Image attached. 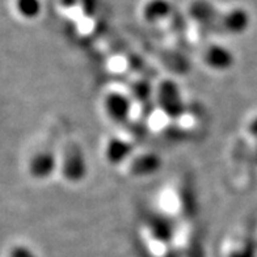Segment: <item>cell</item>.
I'll list each match as a JSON object with an SVG mask.
<instances>
[{"label": "cell", "mask_w": 257, "mask_h": 257, "mask_svg": "<svg viewBox=\"0 0 257 257\" xmlns=\"http://www.w3.org/2000/svg\"><path fill=\"white\" fill-rule=\"evenodd\" d=\"M58 171L63 179L70 183H79L87 172V160L79 147H68L61 156H58Z\"/></svg>", "instance_id": "cell-1"}, {"label": "cell", "mask_w": 257, "mask_h": 257, "mask_svg": "<svg viewBox=\"0 0 257 257\" xmlns=\"http://www.w3.org/2000/svg\"><path fill=\"white\" fill-rule=\"evenodd\" d=\"M102 109L105 114L113 121H123L132 112L130 96L121 92H109L102 100Z\"/></svg>", "instance_id": "cell-2"}, {"label": "cell", "mask_w": 257, "mask_h": 257, "mask_svg": "<svg viewBox=\"0 0 257 257\" xmlns=\"http://www.w3.org/2000/svg\"><path fill=\"white\" fill-rule=\"evenodd\" d=\"M203 62L211 70L224 71L233 66V55L228 49L213 45L203 53Z\"/></svg>", "instance_id": "cell-3"}, {"label": "cell", "mask_w": 257, "mask_h": 257, "mask_svg": "<svg viewBox=\"0 0 257 257\" xmlns=\"http://www.w3.org/2000/svg\"><path fill=\"white\" fill-rule=\"evenodd\" d=\"M31 169L33 176L48 179L51 173L58 171V155L55 156L50 151L36 154L31 162Z\"/></svg>", "instance_id": "cell-4"}, {"label": "cell", "mask_w": 257, "mask_h": 257, "mask_svg": "<svg viewBox=\"0 0 257 257\" xmlns=\"http://www.w3.org/2000/svg\"><path fill=\"white\" fill-rule=\"evenodd\" d=\"M104 158L109 163H122L132 158V147L122 138H109L104 146Z\"/></svg>", "instance_id": "cell-5"}, {"label": "cell", "mask_w": 257, "mask_h": 257, "mask_svg": "<svg viewBox=\"0 0 257 257\" xmlns=\"http://www.w3.org/2000/svg\"><path fill=\"white\" fill-rule=\"evenodd\" d=\"M14 10L23 19H34L41 12L40 0H14Z\"/></svg>", "instance_id": "cell-6"}, {"label": "cell", "mask_w": 257, "mask_h": 257, "mask_svg": "<svg viewBox=\"0 0 257 257\" xmlns=\"http://www.w3.org/2000/svg\"><path fill=\"white\" fill-rule=\"evenodd\" d=\"M227 257H254V250L249 244H245L243 247H233Z\"/></svg>", "instance_id": "cell-7"}, {"label": "cell", "mask_w": 257, "mask_h": 257, "mask_svg": "<svg viewBox=\"0 0 257 257\" xmlns=\"http://www.w3.org/2000/svg\"><path fill=\"white\" fill-rule=\"evenodd\" d=\"M11 257H37L32 252L31 249H28L25 247H16L11 252Z\"/></svg>", "instance_id": "cell-8"}, {"label": "cell", "mask_w": 257, "mask_h": 257, "mask_svg": "<svg viewBox=\"0 0 257 257\" xmlns=\"http://www.w3.org/2000/svg\"><path fill=\"white\" fill-rule=\"evenodd\" d=\"M249 132L253 134L254 137H257V117H254L253 121L250 122L249 125Z\"/></svg>", "instance_id": "cell-9"}]
</instances>
